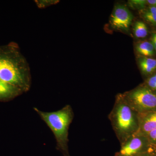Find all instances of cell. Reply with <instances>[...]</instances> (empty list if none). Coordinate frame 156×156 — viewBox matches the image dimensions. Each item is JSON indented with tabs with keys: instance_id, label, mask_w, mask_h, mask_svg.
I'll list each match as a JSON object with an SVG mask.
<instances>
[{
	"instance_id": "12",
	"label": "cell",
	"mask_w": 156,
	"mask_h": 156,
	"mask_svg": "<svg viewBox=\"0 0 156 156\" xmlns=\"http://www.w3.org/2000/svg\"><path fill=\"white\" fill-rule=\"evenodd\" d=\"M143 17L152 25H156V7L151 6L143 11Z\"/></svg>"
},
{
	"instance_id": "15",
	"label": "cell",
	"mask_w": 156,
	"mask_h": 156,
	"mask_svg": "<svg viewBox=\"0 0 156 156\" xmlns=\"http://www.w3.org/2000/svg\"><path fill=\"white\" fill-rule=\"evenodd\" d=\"M147 135L148 136L149 138L151 141L156 142V128L149 132Z\"/></svg>"
},
{
	"instance_id": "3",
	"label": "cell",
	"mask_w": 156,
	"mask_h": 156,
	"mask_svg": "<svg viewBox=\"0 0 156 156\" xmlns=\"http://www.w3.org/2000/svg\"><path fill=\"white\" fill-rule=\"evenodd\" d=\"M122 97L134 111L142 112L156 109V94L146 87L134 89Z\"/></svg>"
},
{
	"instance_id": "18",
	"label": "cell",
	"mask_w": 156,
	"mask_h": 156,
	"mask_svg": "<svg viewBox=\"0 0 156 156\" xmlns=\"http://www.w3.org/2000/svg\"><path fill=\"white\" fill-rule=\"evenodd\" d=\"M136 156H147L145 155H143L141 154H140Z\"/></svg>"
},
{
	"instance_id": "8",
	"label": "cell",
	"mask_w": 156,
	"mask_h": 156,
	"mask_svg": "<svg viewBox=\"0 0 156 156\" xmlns=\"http://www.w3.org/2000/svg\"><path fill=\"white\" fill-rule=\"evenodd\" d=\"M136 49L140 54L145 56H153L154 53V48L152 44L147 41L138 43L136 45Z\"/></svg>"
},
{
	"instance_id": "17",
	"label": "cell",
	"mask_w": 156,
	"mask_h": 156,
	"mask_svg": "<svg viewBox=\"0 0 156 156\" xmlns=\"http://www.w3.org/2000/svg\"><path fill=\"white\" fill-rule=\"evenodd\" d=\"M147 3L151 6L156 7V0H147Z\"/></svg>"
},
{
	"instance_id": "13",
	"label": "cell",
	"mask_w": 156,
	"mask_h": 156,
	"mask_svg": "<svg viewBox=\"0 0 156 156\" xmlns=\"http://www.w3.org/2000/svg\"><path fill=\"white\" fill-rule=\"evenodd\" d=\"M129 6L133 9H143L147 3V1L144 0H131L128 2Z\"/></svg>"
},
{
	"instance_id": "6",
	"label": "cell",
	"mask_w": 156,
	"mask_h": 156,
	"mask_svg": "<svg viewBox=\"0 0 156 156\" xmlns=\"http://www.w3.org/2000/svg\"><path fill=\"white\" fill-rule=\"evenodd\" d=\"M144 143L142 138L134 134L122 143L120 151L115 156H136L141 154Z\"/></svg>"
},
{
	"instance_id": "10",
	"label": "cell",
	"mask_w": 156,
	"mask_h": 156,
	"mask_svg": "<svg viewBox=\"0 0 156 156\" xmlns=\"http://www.w3.org/2000/svg\"><path fill=\"white\" fill-rule=\"evenodd\" d=\"M16 90L15 87L0 79V98L10 97L16 92Z\"/></svg>"
},
{
	"instance_id": "4",
	"label": "cell",
	"mask_w": 156,
	"mask_h": 156,
	"mask_svg": "<svg viewBox=\"0 0 156 156\" xmlns=\"http://www.w3.org/2000/svg\"><path fill=\"white\" fill-rule=\"evenodd\" d=\"M0 79L14 87L27 86L24 76L12 62L7 58H0Z\"/></svg>"
},
{
	"instance_id": "2",
	"label": "cell",
	"mask_w": 156,
	"mask_h": 156,
	"mask_svg": "<svg viewBox=\"0 0 156 156\" xmlns=\"http://www.w3.org/2000/svg\"><path fill=\"white\" fill-rule=\"evenodd\" d=\"M110 118L115 132L122 143L138 131L139 125L134 111L122 97L118 99Z\"/></svg>"
},
{
	"instance_id": "11",
	"label": "cell",
	"mask_w": 156,
	"mask_h": 156,
	"mask_svg": "<svg viewBox=\"0 0 156 156\" xmlns=\"http://www.w3.org/2000/svg\"><path fill=\"white\" fill-rule=\"evenodd\" d=\"M134 36L138 38H143L147 35L148 29L144 23L136 21L133 27Z\"/></svg>"
},
{
	"instance_id": "16",
	"label": "cell",
	"mask_w": 156,
	"mask_h": 156,
	"mask_svg": "<svg viewBox=\"0 0 156 156\" xmlns=\"http://www.w3.org/2000/svg\"><path fill=\"white\" fill-rule=\"evenodd\" d=\"M151 43L153 45L155 50L156 51V33L153 35Z\"/></svg>"
},
{
	"instance_id": "14",
	"label": "cell",
	"mask_w": 156,
	"mask_h": 156,
	"mask_svg": "<svg viewBox=\"0 0 156 156\" xmlns=\"http://www.w3.org/2000/svg\"><path fill=\"white\" fill-rule=\"evenodd\" d=\"M147 84L151 89L156 91V74L148 79Z\"/></svg>"
},
{
	"instance_id": "7",
	"label": "cell",
	"mask_w": 156,
	"mask_h": 156,
	"mask_svg": "<svg viewBox=\"0 0 156 156\" xmlns=\"http://www.w3.org/2000/svg\"><path fill=\"white\" fill-rule=\"evenodd\" d=\"M156 128V112H151L143 117L136 134L140 132L143 134H147Z\"/></svg>"
},
{
	"instance_id": "9",
	"label": "cell",
	"mask_w": 156,
	"mask_h": 156,
	"mask_svg": "<svg viewBox=\"0 0 156 156\" xmlns=\"http://www.w3.org/2000/svg\"><path fill=\"white\" fill-rule=\"evenodd\" d=\"M139 66L143 72L151 73L156 69V59L147 57L141 58L139 60Z\"/></svg>"
},
{
	"instance_id": "1",
	"label": "cell",
	"mask_w": 156,
	"mask_h": 156,
	"mask_svg": "<svg viewBox=\"0 0 156 156\" xmlns=\"http://www.w3.org/2000/svg\"><path fill=\"white\" fill-rule=\"evenodd\" d=\"M34 109L53 132L57 142L56 148L65 156H69L67 143L69 128L73 119L71 107L67 105L60 110L51 112L41 111L36 108Z\"/></svg>"
},
{
	"instance_id": "5",
	"label": "cell",
	"mask_w": 156,
	"mask_h": 156,
	"mask_svg": "<svg viewBox=\"0 0 156 156\" xmlns=\"http://www.w3.org/2000/svg\"><path fill=\"white\" fill-rule=\"evenodd\" d=\"M133 20V15L128 8L122 5L115 6L111 15L110 22L113 28L128 31Z\"/></svg>"
}]
</instances>
